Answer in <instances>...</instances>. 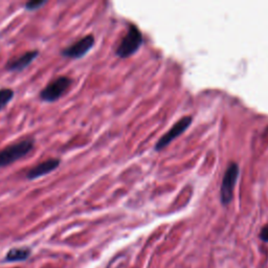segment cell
<instances>
[{
  "instance_id": "cell-3",
  "label": "cell",
  "mask_w": 268,
  "mask_h": 268,
  "mask_svg": "<svg viewBox=\"0 0 268 268\" xmlns=\"http://www.w3.org/2000/svg\"><path fill=\"white\" fill-rule=\"evenodd\" d=\"M71 83L72 80L66 76L56 78L40 91V99L47 103L58 101L70 88Z\"/></svg>"
},
{
  "instance_id": "cell-12",
  "label": "cell",
  "mask_w": 268,
  "mask_h": 268,
  "mask_svg": "<svg viewBox=\"0 0 268 268\" xmlns=\"http://www.w3.org/2000/svg\"><path fill=\"white\" fill-rule=\"evenodd\" d=\"M260 237L263 241H268V224L262 230Z\"/></svg>"
},
{
  "instance_id": "cell-4",
  "label": "cell",
  "mask_w": 268,
  "mask_h": 268,
  "mask_svg": "<svg viewBox=\"0 0 268 268\" xmlns=\"http://www.w3.org/2000/svg\"><path fill=\"white\" fill-rule=\"evenodd\" d=\"M94 36L87 35L78 40L76 43L65 47L64 50H62L61 55L68 59H81L89 53V51L94 45Z\"/></svg>"
},
{
  "instance_id": "cell-7",
  "label": "cell",
  "mask_w": 268,
  "mask_h": 268,
  "mask_svg": "<svg viewBox=\"0 0 268 268\" xmlns=\"http://www.w3.org/2000/svg\"><path fill=\"white\" fill-rule=\"evenodd\" d=\"M61 160L59 158H50L47 160H44L39 164L33 167L31 170H29L26 174V177L30 180L38 179L44 175L54 172L56 169H58Z\"/></svg>"
},
{
  "instance_id": "cell-2",
  "label": "cell",
  "mask_w": 268,
  "mask_h": 268,
  "mask_svg": "<svg viewBox=\"0 0 268 268\" xmlns=\"http://www.w3.org/2000/svg\"><path fill=\"white\" fill-rule=\"evenodd\" d=\"M142 42L143 37L140 30L134 24H130L126 35L121 38L119 44L117 45L115 54L120 59H127L137 53L142 45Z\"/></svg>"
},
{
  "instance_id": "cell-8",
  "label": "cell",
  "mask_w": 268,
  "mask_h": 268,
  "mask_svg": "<svg viewBox=\"0 0 268 268\" xmlns=\"http://www.w3.org/2000/svg\"><path fill=\"white\" fill-rule=\"evenodd\" d=\"M38 56L39 52L37 50L28 51L16 58L10 59L6 64V69L9 71H21L29 67Z\"/></svg>"
},
{
  "instance_id": "cell-1",
  "label": "cell",
  "mask_w": 268,
  "mask_h": 268,
  "mask_svg": "<svg viewBox=\"0 0 268 268\" xmlns=\"http://www.w3.org/2000/svg\"><path fill=\"white\" fill-rule=\"evenodd\" d=\"M35 147V139L32 137L23 138L17 142L7 146L0 150V168H6L10 164L26 157Z\"/></svg>"
},
{
  "instance_id": "cell-11",
  "label": "cell",
  "mask_w": 268,
  "mask_h": 268,
  "mask_svg": "<svg viewBox=\"0 0 268 268\" xmlns=\"http://www.w3.org/2000/svg\"><path fill=\"white\" fill-rule=\"evenodd\" d=\"M45 5H46L45 0H33V2L27 3L24 8H26L27 11H36Z\"/></svg>"
},
{
  "instance_id": "cell-10",
  "label": "cell",
  "mask_w": 268,
  "mask_h": 268,
  "mask_svg": "<svg viewBox=\"0 0 268 268\" xmlns=\"http://www.w3.org/2000/svg\"><path fill=\"white\" fill-rule=\"evenodd\" d=\"M14 90L11 88L0 89V111L5 109L14 97Z\"/></svg>"
},
{
  "instance_id": "cell-5",
  "label": "cell",
  "mask_w": 268,
  "mask_h": 268,
  "mask_svg": "<svg viewBox=\"0 0 268 268\" xmlns=\"http://www.w3.org/2000/svg\"><path fill=\"white\" fill-rule=\"evenodd\" d=\"M238 175H239L238 164L233 162L226 169L221 184V200L223 204H229L233 199L234 188L238 179Z\"/></svg>"
},
{
  "instance_id": "cell-6",
  "label": "cell",
  "mask_w": 268,
  "mask_h": 268,
  "mask_svg": "<svg viewBox=\"0 0 268 268\" xmlns=\"http://www.w3.org/2000/svg\"><path fill=\"white\" fill-rule=\"evenodd\" d=\"M191 123H192L191 116H184V117L180 118L177 123H175L172 126L171 129H170L167 133H164L158 139V141L155 145V150L160 151L163 148H166L170 142H172V140H174L176 137H178L184 130H187V128L190 126Z\"/></svg>"
},
{
  "instance_id": "cell-9",
  "label": "cell",
  "mask_w": 268,
  "mask_h": 268,
  "mask_svg": "<svg viewBox=\"0 0 268 268\" xmlns=\"http://www.w3.org/2000/svg\"><path fill=\"white\" fill-rule=\"evenodd\" d=\"M31 251L27 248H19L11 250L7 255L8 261H22L30 257Z\"/></svg>"
}]
</instances>
